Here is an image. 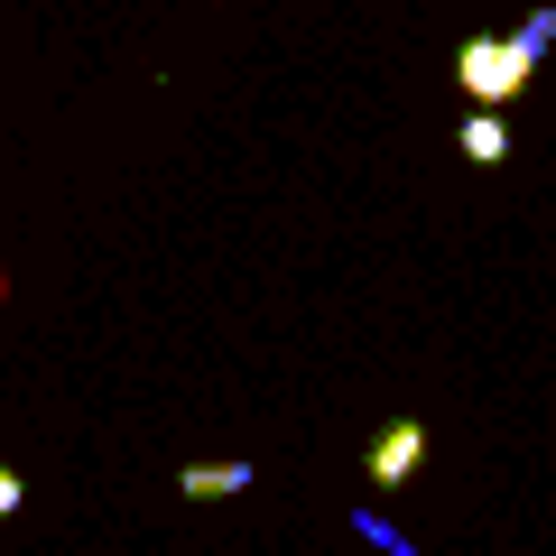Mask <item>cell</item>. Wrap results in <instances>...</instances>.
Masks as SVG:
<instances>
[{
  "mask_svg": "<svg viewBox=\"0 0 556 556\" xmlns=\"http://www.w3.org/2000/svg\"><path fill=\"white\" fill-rule=\"evenodd\" d=\"M547 47H556V10H529L510 38H464L455 47V84L482 102V112H501L510 93H529V75L547 65Z\"/></svg>",
  "mask_w": 556,
  "mask_h": 556,
  "instance_id": "obj_1",
  "label": "cell"
},
{
  "mask_svg": "<svg viewBox=\"0 0 556 556\" xmlns=\"http://www.w3.org/2000/svg\"><path fill=\"white\" fill-rule=\"evenodd\" d=\"M371 482L380 492H399V482H417V464H427V427H417V417H390V427H380L371 437Z\"/></svg>",
  "mask_w": 556,
  "mask_h": 556,
  "instance_id": "obj_2",
  "label": "cell"
},
{
  "mask_svg": "<svg viewBox=\"0 0 556 556\" xmlns=\"http://www.w3.org/2000/svg\"><path fill=\"white\" fill-rule=\"evenodd\" d=\"M177 492L186 501H232V492H251V464H186Z\"/></svg>",
  "mask_w": 556,
  "mask_h": 556,
  "instance_id": "obj_3",
  "label": "cell"
},
{
  "mask_svg": "<svg viewBox=\"0 0 556 556\" xmlns=\"http://www.w3.org/2000/svg\"><path fill=\"white\" fill-rule=\"evenodd\" d=\"M455 149H464L473 167H501V159H510V130H501V112H473V121L455 130Z\"/></svg>",
  "mask_w": 556,
  "mask_h": 556,
  "instance_id": "obj_4",
  "label": "cell"
},
{
  "mask_svg": "<svg viewBox=\"0 0 556 556\" xmlns=\"http://www.w3.org/2000/svg\"><path fill=\"white\" fill-rule=\"evenodd\" d=\"M20 501H28V482H20V473H0V519L20 510Z\"/></svg>",
  "mask_w": 556,
  "mask_h": 556,
  "instance_id": "obj_5",
  "label": "cell"
}]
</instances>
